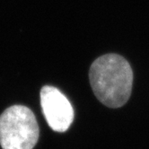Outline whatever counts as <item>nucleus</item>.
<instances>
[{
	"instance_id": "nucleus-3",
	"label": "nucleus",
	"mask_w": 149,
	"mask_h": 149,
	"mask_svg": "<svg viewBox=\"0 0 149 149\" xmlns=\"http://www.w3.org/2000/svg\"><path fill=\"white\" fill-rule=\"evenodd\" d=\"M40 105L45 119L53 130L65 132L69 129L74 120V109L58 89L49 86L42 87Z\"/></svg>"
},
{
	"instance_id": "nucleus-2",
	"label": "nucleus",
	"mask_w": 149,
	"mask_h": 149,
	"mask_svg": "<svg viewBox=\"0 0 149 149\" xmlns=\"http://www.w3.org/2000/svg\"><path fill=\"white\" fill-rule=\"evenodd\" d=\"M39 135L35 116L26 106H11L0 115V145L3 149H33Z\"/></svg>"
},
{
	"instance_id": "nucleus-1",
	"label": "nucleus",
	"mask_w": 149,
	"mask_h": 149,
	"mask_svg": "<svg viewBox=\"0 0 149 149\" xmlns=\"http://www.w3.org/2000/svg\"><path fill=\"white\" fill-rule=\"evenodd\" d=\"M96 98L110 108H120L130 99L133 84L132 68L123 57L106 54L94 60L89 71Z\"/></svg>"
}]
</instances>
